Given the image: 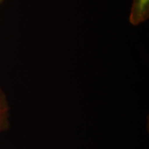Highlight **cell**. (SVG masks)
Masks as SVG:
<instances>
[{
    "mask_svg": "<svg viewBox=\"0 0 149 149\" xmlns=\"http://www.w3.org/2000/svg\"><path fill=\"white\" fill-rule=\"evenodd\" d=\"M149 16V0H133L130 13V22L138 25L146 21Z\"/></svg>",
    "mask_w": 149,
    "mask_h": 149,
    "instance_id": "cell-1",
    "label": "cell"
},
{
    "mask_svg": "<svg viewBox=\"0 0 149 149\" xmlns=\"http://www.w3.org/2000/svg\"><path fill=\"white\" fill-rule=\"evenodd\" d=\"M1 1H2V0H0V2H1Z\"/></svg>",
    "mask_w": 149,
    "mask_h": 149,
    "instance_id": "cell-3",
    "label": "cell"
},
{
    "mask_svg": "<svg viewBox=\"0 0 149 149\" xmlns=\"http://www.w3.org/2000/svg\"><path fill=\"white\" fill-rule=\"evenodd\" d=\"M9 116L10 107L8 100L0 88V135L8 127Z\"/></svg>",
    "mask_w": 149,
    "mask_h": 149,
    "instance_id": "cell-2",
    "label": "cell"
}]
</instances>
